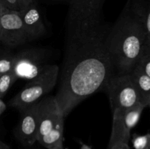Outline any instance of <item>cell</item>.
<instances>
[{"mask_svg": "<svg viewBox=\"0 0 150 149\" xmlns=\"http://www.w3.org/2000/svg\"><path fill=\"white\" fill-rule=\"evenodd\" d=\"M108 149H130L129 147L128 144L127 143H117V144L114 145L112 147L109 148Z\"/></svg>", "mask_w": 150, "mask_h": 149, "instance_id": "obj_19", "label": "cell"}, {"mask_svg": "<svg viewBox=\"0 0 150 149\" xmlns=\"http://www.w3.org/2000/svg\"><path fill=\"white\" fill-rule=\"evenodd\" d=\"M67 1H69V0H67Z\"/></svg>", "mask_w": 150, "mask_h": 149, "instance_id": "obj_25", "label": "cell"}, {"mask_svg": "<svg viewBox=\"0 0 150 149\" xmlns=\"http://www.w3.org/2000/svg\"><path fill=\"white\" fill-rule=\"evenodd\" d=\"M18 80V77L13 71L4 73L0 75V98L3 97L13 83Z\"/></svg>", "mask_w": 150, "mask_h": 149, "instance_id": "obj_15", "label": "cell"}, {"mask_svg": "<svg viewBox=\"0 0 150 149\" xmlns=\"http://www.w3.org/2000/svg\"><path fill=\"white\" fill-rule=\"evenodd\" d=\"M129 74L139 93L140 103L144 108L148 107L150 104V76L136 66Z\"/></svg>", "mask_w": 150, "mask_h": 149, "instance_id": "obj_11", "label": "cell"}, {"mask_svg": "<svg viewBox=\"0 0 150 149\" xmlns=\"http://www.w3.org/2000/svg\"><path fill=\"white\" fill-rule=\"evenodd\" d=\"M64 118L59 108L54 96L43 97L40 100L39 123H38V139L49 132L57 121Z\"/></svg>", "mask_w": 150, "mask_h": 149, "instance_id": "obj_9", "label": "cell"}, {"mask_svg": "<svg viewBox=\"0 0 150 149\" xmlns=\"http://www.w3.org/2000/svg\"><path fill=\"white\" fill-rule=\"evenodd\" d=\"M63 133H64V118L57 121L52 129L46 134L38 139L42 146L50 149L60 144H63Z\"/></svg>", "mask_w": 150, "mask_h": 149, "instance_id": "obj_13", "label": "cell"}, {"mask_svg": "<svg viewBox=\"0 0 150 149\" xmlns=\"http://www.w3.org/2000/svg\"><path fill=\"white\" fill-rule=\"evenodd\" d=\"M127 4L132 14L140 20L150 36V0H128Z\"/></svg>", "mask_w": 150, "mask_h": 149, "instance_id": "obj_12", "label": "cell"}, {"mask_svg": "<svg viewBox=\"0 0 150 149\" xmlns=\"http://www.w3.org/2000/svg\"><path fill=\"white\" fill-rule=\"evenodd\" d=\"M0 149H10V146L7 145L4 142H2L0 140Z\"/></svg>", "mask_w": 150, "mask_h": 149, "instance_id": "obj_23", "label": "cell"}, {"mask_svg": "<svg viewBox=\"0 0 150 149\" xmlns=\"http://www.w3.org/2000/svg\"><path fill=\"white\" fill-rule=\"evenodd\" d=\"M150 36L144 26L130 12L126 3L112 27L106 44L114 74H129L136 65Z\"/></svg>", "mask_w": 150, "mask_h": 149, "instance_id": "obj_2", "label": "cell"}, {"mask_svg": "<svg viewBox=\"0 0 150 149\" xmlns=\"http://www.w3.org/2000/svg\"><path fill=\"white\" fill-rule=\"evenodd\" d=\"M144 106L141 103L125 110L113 111V124L108 147L120 143H127L130 138V131L138 124Z\"/></svg>", "mask_w": 150, "mask_h": 149, "instance_id": "obj_5", "label": "cell"}, {"mask_svg": "<svg viewBox=\"0 0 150 149\" xmlns=\"http://www.w3.org/2000/svg\"><path fill=\"white\" fill-rule=\"evenodd\" d=\"M135 66L139 67L148 76H150V39L146 40L144 48L139 56Z\"/></svg>", "mask_w": 150, "mask_h": 149, "instance_id": "obj_14", "label": "cell"}, {"mask_svg": "<svg viewBox=\"0 0 150 149\" xmlns=\"http://www.w3.org/2000/svg\"><path fill=\"white\" fill-rule=\"evenodd\" d=\"M28 41L19 11L4 7L0 23V42L10 48H16Z\"/></svg>", "mask_w": 150, "mask_h": 149, "instance_id": "obj_6", "label": "cell"}, {"mask_svg": "<svg viewBox=\"0 0 150 149\" xmlns=\"http://www.w3.org/2000/svg\"><path fill=\"white\" fill-rule=\"evenodd\" d=\"M4 4H3L2 1L0 0V23H1V15H2V13L3 11H4Z\"/></svg>", "mask_w": 150, "mask_h": 149, "instance_id": "obj_22", "label": "cell"}, {"mask_svg": "<svg viewBox=\"0 0 150 149\" xmlns=\"http://www.w3.org/2000/svg\"><path fill=\"white\" fill-rule=\"evenodd\" d=\"M40 101L20 111V119L15 129V137L26 147L35 144L38 138Z\"/></svg>", "mask_w": 150, "mask_h": 149, "instance_id": "obj_8", "label": "cell"}, {"mask_svg": "<svg viewBox=\"0 0 150 149\" xmlns=\"http://www.w3.org/2000/svg\"><path fill=\"white\" fill-rule=\"evenodd\" d=\"M108 92L112 112L125 110L140 103L139 95L129 74L115 73L105 88Z\"/></svg>", "mask_w": 150, "mask_h": 149, "instance_id": "obj_4", "label": "cell"}, {"mask_svg": "<svg viewBox=\"0 0 150 149\" xmlns=\"http://www.w3.org/2000/svg\"><path fill=\"white\" fill-rule=\"evenodd\" d=\"M14 56L13 70L18 78L30 80L40 74L48 64H45V53L40 50L29 49Z\"/></svg>", "mask_w": 150, "mask_h": 149, "instance_id": "obj_7", "label": "cell"}, {"mask_svg": "<svg viewBox=\"0 0 150 149\" xmlns=\"http://www.w3.org/2000/svg\"><path fill=\"white\" fill-rule=\"evenodd\" d=\"M29 41L41 37L46 33L38 3L26 6L19 11Z\"/></svg>", "mask_w": 150, "mask_h": 149, "instance_id": "obj_10", "label": "cell"}, {"mask_svg": "<svg viewBox=\"0 0 150 149\" xmlns=\"http://www.w3.org/2000/svg\"><path fill=\"white\" fill-rule=\"evenodd\" d=\"M80 149H93L92 145H89L86 144V143H83L81 142V147Z\"/></svg>", "mask_w": 150, "mask_h": 149, "instance_id": "obj_21", "label": "cell"}, {"mask_svg": "<svg viewBox=\"0 0 150 149\" xmlns=\"http://www.w3.org/2000/svg\"><path fill=\"white\" fill-rule=\"evenodd\" d=\"M132 142L135 149H150V134L149 132L144 135L134 134Z\"/></svg>", "mask_w": 150, "mask_h": 149, "instance_id": "obj_16", "label": "cell"}, {"mask_svg": "<svg viewBox=\"0 0 150 149\" xmlns=\"http://www.w3.org/2000/svg\"><path fill=\"white\" fill-rule=\"evenodd\" d=\"M50 149H64V147H63V144H60L59 145L55 146V147L52 148H50Z\"/></svg>", "mask_w": 150, "mask_h": 149, "instance_id": "obj_24", "label": "cell"}, {"mask_svg": "<svg viewBox=\"0 0 150 149\" xmlns=\"http://www.w3.org/2000/svg\"><path fill=\"white\" fill-rule=\"evenodd\" d=\"M13 64H14L13 56L0 57V75L11 72L13 70Z\"/></svg>", "mask_w": 150, "mask_h": 149, "instance_id": "obj_17", "label": "cell"}, {"mask_svg": "<svg viewBox=\"0 0 150 149\" xmlns=\"http://www.w3.org/2000/svg\"><path fill=\"white\" fill-rule=\"evenodd\" d=\"M109 29L102 12L87 15L67 13L64 58L54 96L64 117L82 101L105 89L114 74L107 49Z\"/></svg>", "mask_w": 150, "mask_h": 149, "instance_id": "obj_1", "label": "cell"}, {"mask_svg": "<svg viewBox=\"0 0 150 149\" xmlns=\"http://www.w3.org/2000/svg\"><path fill=\"white\" fill-rule=\"evenodd\" d=\"M6 110V105L2 100H1V98H0V115L4 112V110Z\"/></svg>", "mask_w": 150, "mask_h": 149, "instance_id": "obj_20", "label": "cell"}, {"mask_svg": "<svg viewBox=\"0 0 150 149\" xmlns=\"http://www.w3.org/2000/svg\"><path fill=\"white\" fill-rule=\"evenodd\" d=\"M59 68L56 64H48L35 78L29 80L21 91L9 102L10 106L19 111L38 102L53 90L58 82Z\"/></svg>", "mask_w": 150, "mask_h": 149, "instance_id": "obj_3", "label": "cell"}, {"mask_svg": "<svg viewBox=\"0 0 150 149\" xmlns=\"http://www.w3.org/2000/svg\"><path fill=\"white\" fill-rule=\"evenodd\" d=\"M4 6L9 10H20V1L19 0H1Z\"/></svg>", "mask_w": 150, "mask_h": 149, "instance_id": "obj_18", "label": "cell"}]
</instances>
